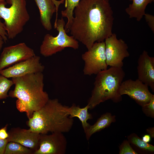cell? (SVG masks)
Segmentation results:
<instances>
[{"label":"cell","mask_w":154,"mask_h":154,"mask_svg":"<svg viewBox=\"0 0 154 154\" xmlns=\"http://www.w3.org/2000/svg\"><path fill=\"white\" fill-rule=\"evenodd\" d=\"M89 107L88 105L85 107L81 108L78 106L73 104L70 106L67 107L66 111L71 118L77 117L81 122L82 127L85 132L90 125L87 121L92 118V115L88 112Z\"/></svg>","instance_id":"e0dca14e"},{"label":"cell","mask_w":154,"mask_h":154,"mask_svg":"<svg viewBox=\"0 0 154 154\" xmlns=\"http://www.w3.org/2000/svg\"><path fill=\"white\" fill-rule=\"evenodd\" d=\"M147 133L149 134L151 137L154 138V127L149 128L146 129Z\"/></svg>","instance_id":"f546056e"},{"label":"cell","mask_w":154,"mask_h":154,"mask_svg":"<svg viewBox=\"0 0 154 154\" xmlns=\"http://www.w3.org/2000/svg\"><path fill=\"white\" fill-rule=\"evenodd\" d=\"M39 9L41 23L46 30H51L52 28L51 20L56 12L55 5L52 0H34Z\"/></svg>","instance_id":"9a60e30c"},{"label":"cell","mask_w":154,"mask_h":154,"mask_svg":"<svg viewBox=\"0 0 154 154\" xmlns=\"http://www.w3.org/2000/svg\"><path fill=\"white\" fill-rule=\"evenodd\" d=\"M128 141L137 148L148 152L153 153L154 151V146L144 141L135 133H132L127 137Z\"/></svg>","instance_id":"44dd1931"},{"label":"cell","mask_w":154,"mask_h":154,"mask_svg":"<svg viewBox=\"0 0 154 154\" xmlns=\"http://www.w3.org/2000/svg\"><path fill=\"white\" fill-rule=\"evenodd\" d=\"M104 40L108 66L122 68L124 59L129 56L127 44L122 39H118L115 33H112Z\"/></svg>","instance_id":"ba28073f"},{"label":"cell","mask_w":154,"mask_h":154,"mask_svg":"<svg viewBox=\"0 0 154 154\" xmlns=\"http://www.w3.org/2000/svg\"><path fill=\"white\" fill-rule=\"evenodd\" d=\"M104 41L95 42L92 47L82 55L84 62V75H96L108 69L105 53Z\"/></svg>","instance_id":"52a82bcc"},{"label":"cell","mask_w":154,"mask_h":154,"mask_svg":"<svg viewBox=\"0 0 154 154\" xmlns=\"http://www.w3.org/2000/svg\"><path fill=\"white\" fill-rule=\"evenodd\" d=\"M115 121V116L111 113L107 112L102 115L94 124L90 125L84 132L87 140H89L94 134L108 127Z\"/></svg>","instance_id":"2e32d148"},{"label":"cell","mask_w":154,"mask_h":154,"mask_svg":"<svg viewBox=\"0 0 154 154\" xmlns=\"http://www.w3.org/2000/svg\"><path fill=\"white\" fill-rule=\"evenodd\" d=\"M0 35L3 38L5 42H6L7 40V35L5 30L4 23L0 20Z\"/></svg>","instance_id":"484cf974"},{"label":"cell","mask_w":154,"mask_h":154,"mask_svg":"<svg viewBox=\"0 0 154 154\" xmlns=\"http://www.w3.org/2000/svg\"><path fill=\"white\" fill-rule=\"evenodd\" d=\"M125 75L122 68L114 67L97 74L91 96L88 102L89 109L92 110L109 100L116 103L121 101L122 97L119 90Z\"/></svg>","instance_id":"277c9868"},{"label":"cell","mask_w":154,"mask_h":154,"mask_svg":"<svg viewBox=\"0 0 154 154\" xmlns=\"http://www.w3.org/2000/svg\"><path fill=\"white\" fill-rule=\"evenodd\" d=\"M119 154H138L130 145L128 141L125 140L119 147Z\"/></svg>","instance_id":"603a6c76"},{"label":"cell","mask_w":154,"mask_h":154,"mask_svg":"<svg viewBox=\"0 0 154 154\" xmlns=\"http://www.w3.org/2000/svg\"><path fill=\"white\" fill-rule=\"evenodd\" d=\"M132 1L125 9L129 18H135L139 21L145 13V10L147 5L151 3L153 0H129Z\"/></svg>","instance_id":"ac0fdd59"},{"label":"cell","mask_w":154,"mask_h":154,"mask_svg":"<svg viewBox=\"0 0 154 154\" xmlns=\"http://www.w3.org/2000/svg\"><path fill=\"white\" fill-rule=\"evenodd\" d=\"M67 106L63 105L56 98L49 99L46 104L35 112L29 119L27 124L30 131L40 134L69 132L74 119L66 111Z\"/></svg>","instance_id":"3957f363"},{"label":"cell","mask_w":154,"mask_h":154,"mask_svg":"<svg viewBox=\"0 0 154 154\" xmlns=\"http://www.w3.org/2000/svg\"><path fill=\"white\" fill-rule=\"evenodd\" d=\"M119 94H126L141 107L148 103L154 96L149 90L148 86L138 79L123 81L119 90Z\"/></svg>","instance_id":"9c48e42d"},{"label":"cell","mask_w":154,"mask_h":154,"mask_svg":"<svg viewBox=\"0 0 154 154\" xmlns=\"http://www.w3.org/2000/svg\"><path fill=\"white\" fill-rule=\"evenodd\" d=\"M8 142L18 143L34 151L39 147L40 134L34 132L29 129L20 128H12L8 132Z\"/></svg>","instance_id":"4fadbf2b"},{"label":"cell","mask_w":154,"mask_h":154,"mask_svg":"<svg viewBox=\"0 0 154 154\" xmlns=\"http://www.w3.org/2000/svg\"><path fill=\"white\" fill-rule=\"evenodd\" d=\"M33 151L18 143L11 141L7 143L4 154H33Z\"/></svg>","instance_id":"ffe728a7"},{"label":"cell","mask_w":154,"mask_h":154,"mask_svg":"<svg viewBox=\"0 0 154 154\" xmlns=\"http://www.w3.org/2000/svg\"><path fill=\"white\" fill-rule=\"evenodd\" d=\"M11 5L5 7V1H0V19H3L7 37L12 39L23 31L24 27L29 21V15L25 0H6Z\"/></svg>","instance_id":"5b68a950"},{"label":"cell","mask_w":154,"mask_h":154,"mask_svg":"<svg viewBox=\"0 0 154 154\" xmlns=\"http://www.w3.org/2000/svg\"><path fill=\"white\" fill-rule=\"evenodd\" d=\"M151 137L149 135H144L142 138V140L145 142L148 143L151 140Z\"/></svg>","instance_id":"4dcf8cb0"},{"label":"cell","mask_w":154,"mask_h":154,"mask_svg":"<svg viewBox=\"0 0 154 154\" xmlns=\"http://www.w3.org/2000/svg\"><path fill=\"white\" fill-rule=\"evenodd\" d=\"M7 125L0 129V139H7L8 136V133L7 131Z\"/></svg>","instance_id":"4316f807"},{"label":"cell","mask_w":154,"mask_h":154,"mask_svg":"<svg viewBox=\"0 0 154 154\" xmlns=\"http://www.w3.org/2000/svg\"><path fill=\"white\" fill-rule=\"evenodd\" d=\"M143 112L147 116L154 117V96L147 104L142 107Z\"/></svg>","instance_id":"cb8c5ba5"},{"label":"cell","mask_w":154,"mask_h":154,"mask_svg":"<svg viewBox=\"0 0 154 154\" xmlns=\"http://www.w3.org/2000/svg\"><path fill=\"white\" fill-rule=\"evenodd\" d=\"M40 57L36 55L0 71V74L8 78L23 76L28 74L42 72L44 66L40 62Z\"/></svg>","instance_id":"7c38bea8"},{"label":"cell","mask_w":154,"mask_h":154,"mask_svg":"<svg viewBox=\"0 0 154 154\" xmlns=\"http://www.w3.org/2000/svg\"><path fill=\"white\" fill-rule=\"evenodd\" d=\"M137 67L138 79L154 92V57L144 50L139 56Z\"/></svg>","instance_id":"5bb4252c"},{"label":"cell","mask_w":154,"mask_h":154,"mask_svg":"<svg viewBox=\"0 0 154 154\" xmlns=\"http://www.w3.org/2000/svg\"><path fill=\"white\" fill-rule=\"evenodd\" d=\"M65 0H60L57 1L56 0H52V2L54 4L56 7V17L55 21L56 22L58 19V12L60 5L61 4L64 3Z\"/></svg>","instance_id":"f1b7e54d"},{"label":"cell","mask_w":154,"mask_h":154,"mask_svg":"<svg viewBox=\"0 0 154 154\" xmlns=\"http://www.w3.org/2000/svg\"><path fill=\"white\" fill-rule=\"evenodd\" d=\"M8 142L7 139H0V154H4L6 146Z\"/></svg>","instance_id":"83f0119b"},{"label":"cell","mask_w":154,"mask_h":154,"mask_svg":"<svg viewBox=\"0 0 154 154\" xmlns=\"http://www.w3.org/2000/svg\"><path fill=\"white\" fill-rule=\"evenodd\" d=\"M80 0H65V9L61 11L62 17H66L67 21L65 24L64 29L66 33L69 32L73 18L74 11L78 5Z\"/></svg>","instance_id":"d6986e66"},{"label":"cell","mask_w":154,"mask_h":154,"mask_svg":"<svg viewBox=\"0 0 154 154\" xmlns=\"http://www.w3.org/2000/svg\"><path fill=\"white\" fill-rule=\"evenodd\" d=\"M33 49L24 42L4 48L0 57V71L13 64L35 56Z\"/></svg>","instance_id":"8fae6325"},{"label":"cell","mask_w":154,"mask_h":154,"mask_svg":"<svg viewBox=\"0 0 154 154\" xmlns=\"http://www.w3.org/2000/svg\"><path fill=\"white\" fill-rule=\"evenodd\" d=\"M15 85L9 96L17 99L16 106L20 112H25L29 119L33 113L42 107L49 99L44 90V75L42 72L28 74L12 78Z\"/></svg>","instance_id":"7a4b0ae2"},{"label":"cell","mask_w":154,"mask_h":154,"mask_svg":"<svg viewBox=\"0 0 154 154\" xmlns=\"http://www.w3.org/2000/svg\"><path fill=\"white\" fill-rule=\"evenodd\" d=\"M145 19L149 27L154 33V16L148 13H145L144 15Z\"/></svg>","instance_id":"d4e9b609"},{"label":"cell","mask_w":154,"mask_h":154,"mask_svg":"<svg viewBox=\"0 0 154 154\" xmlns=\"http://www.w3.org/2000/svg\"><path fill=\"white\" fill-rule=\"evenodd\" d=\"M0 1H5V0H0Z\"/></svg>","instance_id":"836d02e7"},{"label":"cell","mask_w":154,"mask_h":154,"mask_svg":"<svg viewBox=\"0 0 154 154\" xmlns=\"http://www.w3.org/2000/svg\"><path fill=\"white\" fill-rule=\"evenodd\" d=\"M13 84L12 80L0 74V100L6 99L9 96L8 92Z\"/></svg>","instance_id":"7402d4cb"},{"label":"cell","mask_w":154,"mask_h":154,"mask_svg":"<svg viewBox=\"0 0 154 154\" xmlns=\"http://www.w3.org/2000/svg\"><path fill=\"white\" fill-rule=\"evenodd\" d=\"M67 147V140L63 133L40 134L39 147L33 154H64Z\"/></svg>","instance_id":"30bf717a"},{"label":"cell","mask_w":154,"mask_h":154,"mask_svg":"<svg viewBox=\"0 0 154 154\" xmlns=\"http://www.w3.org/2000/svg\"><path fill=\"white\" fill-rule=\"evenodd\" d=\"M3 39L1 36L0 35V50H1L3 44L4 43Z\"/></svg>","instance_id":"1f68e13d"},{"label":"cell","mask_w":154,"mask_h":154,"mask_svg":"<svg viewBox=\"0 0 154 154\" xmlns=\"http://www.w3.org/2000/svg\"><path fill=\"white\" fill-rule=\"evenodd\" d=\"M104 0L108 2H109V0Z\"/></svg>","instance_id":"d6a6232c"},{"label":"cell","mask_w":154,"mask_h":154,"mask_svg":"<svg viewBox=\"0 0 154 154\" xmlns=\"http://www.w3.org/2000/svg\"><path fill=\"white\" fill-rule=\"evenodd\" d=\"M65 25L62 17L58 19L54 27L58 32L57 35L54 37L49 34L44 35L40 48L42 55L45 57L50 56L67 47L74 50L78 48V41L73 36L67 35L64 29Z\"/></svg>","instance_id":"8992f818"},{"label":"cell","mask_w":154,"mask_h":154,"mask_svg":"<svg viewBox=\"0 0 154 154\" xmlns=\"http://www.w3.org/2000/svg\"><path fill=\"white\" fill-rule=\"evenodd\" d=\"M114 20L109 2L80 0L74 10L69 32L88 50L95 42L104 41L112 34Z\"/></svg>","instance_id":"6da1fadb"}]
</instances>
